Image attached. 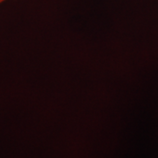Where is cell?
<instances>
[{"label": "cell", "mask_w": 158, "mask_h": 158, "mask_svg": "<svg viewBox=\"0 0 158 158\" xmlns=\"http://www.w3.org/2000/svg\"><path fill=\"white\" fill-rule=\"evenodd\" d=\"M4 1H6V0H0V4H1V3H3Z\"/></svg>", "instance_id": "obj_1"}]
</instances>
